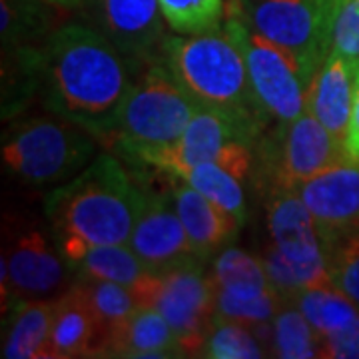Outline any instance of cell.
Returning a JSON list of instances; mask_svg holds the SVG:
<instances>
[{
    "label": "cell",
    "instance_id": "31",
    "mask_svg": "<svg viewBox=\"0 0 359 359\" xmlns=\"http://www.w3.org/2000/svg\"><path fill=\"white\" fill-rule=\"evenodd\" d=\"M346 148L349 156L359 162V70L355 76V90H353V110H351V122L347 132Z\"/></svg>",
    "mask_w": 359,
    "mask_h": 359
},
{
    "label": "cell",
    "instance_id": "4",
    "mask_svg": "<svg viewBox=\"0 0 359 359\" xmlns=\"http://www.w3.org/2000/svg\"><path fill=\"white\" fill-rule=\"evenodd\" d=\"M196 108L198 104L180 86L162 54L152 56L142 62V72L130 86L108 146L142 162L148 154L176 144Z\"/></svg>",
    "mask_w": 359,
    "mask_h": 359
},
{
    "label": "cell",
    "instance_id": "32",
    "mask_svg": "<svg viewBox=\"0 0 359 359\" xmlns=\"http://www.w3.org/2000/svg\"><path fill=\"white\" fill-rule=\"evenodd\" d=\"M46 2H50L54 6H62V8H74L82 0H46Z\"/></svg>",
    "mask_w": 359,
    "mask_h": 359
},
{
    "label": "cell",
    "instance_id": "20",
    "mask_svg": "<svg viewBox=\"0 0 359 359\" xmlns=\"http://www.w3.org/2000/svg\"><path fill=\"white\" fill-rule=\"evenodd\" d=\"M172 327L156 308H142L104 339L98 358H182Z\"/></svg>",
    "mask_w": 359,
    "mask_h": 359
},
{
    "label": "cell",
    "instance_id": "14",
    "mask_svg": "<svg viewBox=\"0 0 359 359\" xmlns=\"http://www.w3.org/2000/svg\"><path fill=\"white\" fill-rule=\"evenodd\" d=\"M94 8L100 32L132 65L156 56L166 39L160 0H94Z\"/></svg>",
    "mask_w": 359,
    "mask_h": 359
},
{
    "label": "cell",
    "instance_id": "15",
    "mask_svg": "<svg viewBox=\"0 0 359 359\" xmlns=\"http://www.w3.org/2000/svg\"><path fill=\"white\" fill-rule=\"evenodd\" d=\"M321 339L323 358L359 359V308L335 285L306 290L294 302Z\"/></svg>",
    "mask_w": 359,
    "mask_h": 359
},
{
    "label": "cell",
    "instance_id": "30",
    "mask_svg": "<svg viewBox=\"0 0 359 359\" xmlns=\"http://www.w3.org/2000/svg\"><path fill=\"white\" fill-rule=\"evenodd\" d=\"M332 52L346 56L359 70V0H332Z\"/></svg>",
    "mask_w": 359,
    "mask_h": 359
},
{
    "label": "cell",
    "instance_id": "2",
    "mask_svg": "<svg viewBox=\"0 0 359 359\" xmlns=\"http://www.w3.org/2000/svg\"><path fill=\"white\" fill-rule=\"evenodd\" d=\"M142 188L112 154H100L46 196L44 210L60 254L80 245L128 244Z\"/></svg>",
    "mask_w": 359,
    "mask_h": 359
},
{
    "label": "cell",
    "instance_id": "24",
    "mask_svg": "<svg viewBox=\"0 0 359 359\" xmlns=\"http://www.w3.org/2000/svg\"><path fill=\"white\" fill-rule=\"evenodd\" d=\"M271 355L282 359L323 358L320 335L297 306H283L273 318Z\"/></svg>",
    "mask_w": 359,
    "mask_h": 359
},
{
    "label": "cell",
    "instance_id": "16",
    "mask_svg": "<svg viewBox=\"0 0 359 359\" xmlns=\"http://www.w3.org/2000/svg\"><path fill=\"white\" fill-rule=\"evenodd\" d=\"M74 276L122 283L140 297L144 308H154L162 278L144 266L130 244L80 245L62 254Z\"/></svg>",
    "mask_w": 359,
    "mask_h": 359
},
{
    "label": "cell",
    "instance_id": "13",
    "mask_svg": "<svg viewBox=\"0 0 359 359\" xmlns=\"http://www.w3.org/2000/svg\"><path fill=\"white\" fill-rule=\"evenodd\" d=\"M318 226L323 248L359 230V162L349 158L302 182L294 190Z\"/></svg>",
    "mask_w": 359,
    "mask_h": 359
},
{
    "label": "cell",
    "instance_id": "3",
    "mask_svg": "<svg viewBox=\"0 0 359 359\" xmlns=\"http://www.w3.org/2000/svg\"><path fill=\"white\" fill-rule=\"evenodd\" d=\"M160 54L198 106L264 132L269 118L257 102L244 54L226 25L204 34L166 36Z\"/></svg>",
    "mask_w": 359,
    "mask_h": 359
},
{
    "label": "cell",
    "instance_id": "28",
    "mask_svg": "<svg viewBox=\"0 0 359 359\" xmlns=\"http://www.w3.org/2000/svg\"><path fill=\"white\" fill-rule=\"evenodd\" d=\"M212 285H264L271 287L262 257L257 259L244 250L228 245L212 262V271L208 273Z\"/></svg>",
    "mask_w": 359,
    "mask_h": 359
},
{
    "label": "cell",
    "instance_id": "29",
    "mask_svg": "<svg viewBox=\"0 0 359 359\" xmlns=\"http://www.w3.org/2000/svg\"><path fill=\"white\" fill-rule=\"evenodd\" d=\"M334 285L359 308V230L325 250Z\"/></svg>",
    "mask_w": 359,
    "mask_h": 359
},
{
    "label": "cell",
    "instance_id": "7",
    "mask_svg": "<svg viewBox=\"0 0 359 359\" xmlns=\"http://www.w3.org/2000/svg\"><path fill=\"white\" fill-rule=\"evenodd\" d=\"M254 152L257 176L269 196L294 192L302 182L351 158L309 110L287 124H276L268 136H259Z\"/></svg>",
    "mask_w": 359,
    "mask_h": 359
},
{
    "label": "cell",
    "instance_id": "12",
    "mask_svg": "<svg viewBox=\"0 0 359 359\" xmlns=\"http://www.w3.org/2000/svg\"><path fill=\"white\" fill-rule=\"evenodd\" d=\"M128 244L156 276L198 259L172 194L156 192L152 188H142L140 212Z\"/></svg>",
    "mask_w": 359,
    "mask_h": 359
},
{
    "label": "cell",
    "instance_id": "26",
    "mask_svg": "<svg viewBox=\"0 0 359 359\" xmlns=\"http://www.w3.org/2000/svg\"><path fill=\"white\" fill-rule=\"evenodd\" d=\"M166 26L176 34H204L224 25L226 0H160Z\"/></svg>",
    "mask_w": 359,
    "mask_h": 359
},
{
    "label": "cell",
    "instance_id": "33",
    "mask_svg": "<svg viewBox=\"0 0 359 359\" xmlns=\"http://www.w3.org/2000/svg\"><path fill=\"white\" fill-rule=\"evenodd\" d=\"M320 8H323L325 13L330 14V8H332V0H313Z\"/></svg>",
    "mask_w": 359,
    "mask_h": 359
},
{
    "label": "cell",
    "instance_id": "27",
    "mask_svg": "<svg viewBox=\"0 0 359 359\" xmlns=\"http://www.w3.org/2000/svg\"><path fill=\"white\" fill-rule=\"evenodd\" d=\"M268 355L254 332L238 321L216 320L208 335L202 358L212 359H259Z\"/></svg>",
    "mask_w": 359,
    "mask_h": 359
},
{
    "label": "cell",
    "instance_id": "18",
    "mask_svg": "<svg viewBox=\"0 0 359 359\" xmlns=\"http://www.w3.org/2000/svg\"><path fill=\"white\" fill-rule=\"evenodd\" d=\"M355 76L358 66L351 65L346 56L330 52L309 88L308 110L344 146L353 110Z\"/></svg>",
    "mask_w": 359,
    "mask_h": 359
},
{
    "label": "cell",
    "instance_id": "22",
    "mask_svg": "<svg viewBox=\"0 0 359 359\" xmlns=\"http://www.w3.org/2000/svg\"><path fill=\"white\" fill-rule=\"evenodd\" d=\"M72 283L82 292L88 306L92 308V313H94L98 330H100V347H102L104 339L112 334L118 325H122L132 313L144 308L136 292H132L122 283L98 280V278H90V276H76V280ZM100 347H98V351H100ZM96 358H98V353H96Z\"/></svg>",
    "mask_w": 359,
    "mask_h": 359
},
{
    "label": "cell",
    "instance_id": "9",
    "mask_svg": "<svg viewBox=\"0 0 359 359\" xmlns=\"http://www.w3.org/2000/svg\"><path fill=\"white\" fill-rule=\"evenodd\" d=\"M244 22L299 58L316 78L332 52L330 14L313 0H238Z\"/></svg>",
    "mask_w": 359,
    "mask_h": 359
},
{
    "label": "cell",
    "instance_id": "17",
    "mask_svg": "<svg viewBox=\"0 0 359 359\" xmlns=\"http://www.w3.org/2000/svg\"><path fill=\"white\" fill-rule=\"evenodd\" d=\"M166 176L172 180V198L198 259L205 262L236 240L238 231L244 226L240 219L198 192L188 182L172 174Z\"/></svg>",
    "mask_w": 359,
    "mask_h": 359
},
{
    "label": "cell",
    "instance_id": "23",
    "mask_svg": "<svg viewBox=\"0 0 359 359\" xmlns=\"http://www.w3.org/2000/svg\"><path fill=\"white\" fill-rule=\"evenodd\" d=\"M216 299V320L238 321L248 327L268 323L287 306L273 287L264 285H212Z\"/></svg>",
    "mask_w": 359,
    "mask_h": 359
},
{
    "label": "cell",
    "instance_id": "11",
    "mask_svg": "<svg viewBox=\"0 0 359 359\" xmlns=\"http://www.w3.org/2000/svg\"><path fill=\"white\" fill-rule=\"evenodd\" d=\"M2 273V313L20 299L48 297L68 280L70 266L58 248H52L46 236L36 228L16 233L8 252L0 259Z\"/></svg>",
    "mask_w": 359,
    "mask_h": 359
},
{
    "label": "cell",
    "instance_id": "6",
    "mask_svg": "<svg viewBox=\"0 0 359 359\" xmlns=\"http://www.w3.org/2000/svg\"><path fill=\"white\" fill-rule=\"evenodd\" d=\"M96 138L62 116L22 120L2 138V162L32 186L65 184L90 164Z\"/></svg>",
    "mask_w": 359,
    "mask_h": 359
},
{
    "label": "cell",
    "instance_id": "1",
    "mask_svg": "<svg viewBox=\"0 0 359 359\" xmlns=\"http://www.w3.org/2000/svg\"><path fill=\"white\" fill-rule=\"evenodd\" d=\"M128 58L100 30L60 26L40 54L42 100L56 116L110 144L134 76Z\"/></svg>",
    "mask_w": 359,
    "mask_h": 359
},
{
    "label": "cell",
    "instance_id": "8",
    "mask_svg": "<svg viewBox=\"0 0 359 359\" xmlns=\"http://www.w3.org/2000/svg\"><path fill=\"white\" fill-rule=\"evenodd\" d=\"M224 25L244 54L252 88L268 118L276 120V124H287L304 114L313 76L299 58L252 30L244 22L238 4Z\"/></svg>",
    "mask_w": 359,
    "mask_h": 359
},
{
    "label": "cell",
    "instance_id": "21",
    "mask_svg": "<svg viewBox=\"0 0 359 359\" xmlns=\"http://www.w3.org/2000/svg\"><path fill=\"white\" fill-rule=\"evenodd\" d=\"M54 302L48 297L20 299L11 308L2 339L4 359H46Z\"/></svg>",
    "mask_w": 359,
    "mask_h": 359
},
{
    "label": "cell",
    "instance_id": "25",
    "mask_svg": "<svg viewBox=\"0 0 359 359\" xmlns=\"http://www.w3.org/2000/svg\"><path fill=\"white\" fill-rule=\"evenodd\" d=\"M184 182H188L198 192H202L205 198L216 202L219 208L230 212L231 216L245 222V196L242 188V180L236 178L228 170L219 168L214 162H204L198 166L190 168L182 176Z\"/></svg>",
    "mask_w": 359,
    "mask_h": 359
},
{
    "label": "cell",
    "instance_id": "10",
    "mask_svg": "<svg viewBox=\"0 0 359 359\" xmlns=\"http://www.w3.org/2000/svg\"><path fill=\"white\" fill-rule=\"evenodd\" d=\"M154 308L164 316L184 355H202L216 323V299L204 262L194 259L160 276Z\"/></svg>",
    "mask_w": 359,
    "mask_h": 359
},
{
    "label": "cell",
    "instance_id": "19",
    "mask_svg": "<svg viewBox=\"0 0 359 359\" xmlns=\"http://www.w3.org/2000/svg\"><path fill=\"white\" fill-rule=\"evenodd\" d=\"M100 330L86 297L74 283L54 302L48 359L96 358Z\"/></svg>",
    "mask_w": 359,
    "mask_h": 359
},
{
    "label": "cell",
    "instance_id": "5",
    "mask_svg": "<svg viewBox=\"0 0 359 359\" xmlns=\"http://www.w3.org/2000/svg\"><path fill=\"white\" fill-rule=\"evenodd\" d=\"M268 244L262 262L269 283L283 302L294 304L306 290L334 285L318 226L295 192L269 196Z\"/></svg>",
    "mask_w": 359,
    "mask_h": 359
}]
</instances>
